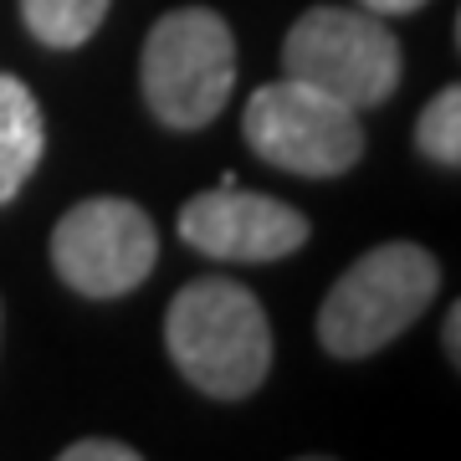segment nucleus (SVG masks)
Returning <instances> with one entry per match:
<instances>
[{"label": "nucleus", "mask_w": 461, "mask_h": 461, "mask_svg": "<svg viewBox=\"0 0 461 461\" xmlns=\"http://www.w3.org/2000/svg\"><path fill=\"white\" fill-rule=\"evenodd\" d=\"M241 133L267 165L303 175V180L348 175L364 154L359 113L333 103L318 87L297 83V77H277V83L257 87L247 113H241Z\"/></svg>", "instance_id": "5"}, {"label": "nucleus", "mask_w": 461, "mask_h": 461, "mask_svg": "<svg viewBox=\"0 0 461 461\" xmlns=\"http://www.w3.org/2000/svg\"><path fill=\"white\" fill-rule=\"evenodd\" d=\"M159 262V236L133 200L93 195L57 221L51 230V267L57 277L83 297H123L154 272Z\"/></svg>", "instance_id": "6"}, {"label": "nucleus", "mask_w": 461, "mask_h": 461, "mask_svg": "<svg viewBox=\"0 0 461 461\" xmlns=\"http://www.w3.org/2000/svg\"><path fill=\"white\" fill-rule=\"evenodd\" d=\"M62 461H139V451L123 441H108V436H87V441L67 446Z\"/></svg>", "instance_id": "11"}, {"label": "nucleus", "mask_w": 461, "mask_h": 461, "mask_svg": "<svg viewBox=\"0 0 461 461\" xmlns=\"http://www.w3.org/2000/svg\"><path fill=\"white\" fill-rule=\"evenodd\" d=\"M456 333H461V308H451V313H446V354H451V364L461 359V344H456Z\"/></svg>", "instance_id": "13"}, {"label": "nucleus", "mask_w": 461, "mask_h": 461, "mask_svg": "<svg viewBox=\"0 0 461 461\" xmlns=\"http://www.w3.org/2000/svg\"><path fill=\"white\" fill-rule=\"evenodd\" d=\"M415 144L430 165L456 169L461 165V87H441L415 118Z\"/></svg>", "instance_id": "10"}, {"label": "nucleus", "mask_w": 461, "mask_h": 461, "mask_svg": "<svg viewBox=\"0 0 461 461\" xmlns=\"http://www.w3.org/2000/svg\"><path fill=\"white\" fill-rule=\"evenodd\" d=\"M180 236L185 247L205 251L215 262H282L308 241V215L277 195L221 180L215 190L185 200Z\"/></svg>", "instance_id": "7"}, {"label": "nucleus", "mask_w": 461, "mask_h": 461, "mask_svg": "<svg viewBox=\"0 0 461 461\" xmlns=\"http://www.w3.org/2000/svg\"><path fill=\"white\" fill-rule=\"evenodd\" d=\"M282 67H287V77L364 113L400 87L405 57H400V36L384 26V16L359 11V5L354 11L313 5L308 16L293 21V32L282 41Z\"/></svg>", "instance_id": "4"}, {"label": "nucleus", "mask_w": 461, "mask_h": 461, "mask_svg": "<svg viewBox=\"0 0 461 461\" xmlns=\"http://www.w3.org/2000/svg\"><path fill=\"white\" fill-rule=\"evenodd\" d=\"M169 359L200 395L247 400L272 369V323L257 293L230 277H200L165 313Z\"/></svg>", "instance_id": "1"}, {"label": "nucleus", "mask_w": 461, "mask_h": 461, "mask_svg": "<svg viewBox=\"0 0 461 461\" xmlns=\"http://www.w3.org/2000/svg\"><path fill=\"white\" fill-rule=\"evenodd\" d=\"M441 293V267L415 241H384L364 251L329 287L318 308V344L333 359H369L395 344Z\"/></svg>", "instance_id": "2"}, {"label": "nucleus", "mask_w": 461, "mask_h": 461, "mask_svg": "<svg viewBox=\"0 0 461 461\" xmlns=\"http://www.w3.org/2000/svg\"><path fill=\"white\" fill-rule=\"evenodd\" d=\"M139 83H144L149 113L165 129L195 133L215 123L236 87V36L215 11L185 5L154 21V32L139 57Z\"/></svg>", "instance_id": "3"}, {"label": "nucleus", "mask_w": 461, "mask_h": 461, "mask_svg": "<svg viewBox=\"0 0 461 461\" xmlns=\"http://www.w3.org/2000/svg\"><path fill=\"white\" fill-rule=\"evenodd\" d=\"M426 0H359V11H375V16H411Z\"/></svg>", "instance_id": "12"}, {"label": "nucleus", "mask_w": 461, "mask_h": 461, "mask_svg": "<svg viewBox=\"0 0 461 461\" xmlns=\"http://www.w3.org/2000/svg\"><path fill=\"white\" fill-rule=\"evenodd\" d=\"M113 0H21V21L41 47L72 51L103 26Z\"/></svg>", "instance_id": "9"}, {"label": "nucleus", "mask_w": 461, "mask_h": 461, "mask_svg": "<svg viewBox=\"0 0 461 461\" xmlns=\"http://www.w3.org/2000/svg\"><path fill=\"white\" fill-rule=\"evenodd\" d=\"M41 149H47V129H41V108H36L32 87L0 72V205H11L21 185L36 175Z\"/></svg>", "instance_id": "8"}]
</instances>
